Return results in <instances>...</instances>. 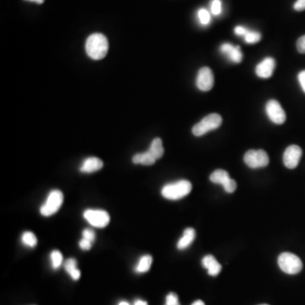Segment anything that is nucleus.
Instances as JSON below:
<instances>
[{"mask_svg":"<svg viewBox=\"0 0 305 305\" xmlns=\"http://www.w3.org/2000/svg\"><path fill=\"white\" fill-rule=\"evenodd\" d=\"M298 81L300 84L301 88L305 93V71H302L299 72L298 76Z\"/></svg>","mask_w":305,"mask_h":305,"instance_id":"33","label":"nucleus"},{"mask_svg":"<svg viewBox=\"0 0 305 305\" xmlns=\"http://www.w3.org/2000/svg\"><path fill=\"white\" fill-rule=\"evenodd\" d=\"M195 236H196V233H195V229L187 228L185 230L182 237L177 242L178 249H186L187 247H189L190 245L192 244V242L195 241Z\"/></svg>","mask_w":305,"mask_h":305,"instance_id":"15","label":"nucleus"},{"mask_svg":"<svg viewBox=\"0 0 305 305\" xmlns=\"http://www.w3.org/2000/svg\"><path fill=\"white\" fill-rule=\"evenodd\" d=\"M247 28L244 27V26H242V25H237L236 26L234 29V32L237 36H240V37H244L245 34L247 33Z\"/></svg>","mask_w":305,"mask_h":305,"instance_id":"31","label":"nucleus"},{"mask_svg":"<svg viewBox=\"0 0 305 305\" xmlns=\"http://www.w3.org/2000/svg\"><path fill=\"white\" fill-rule=\"evenodd\" d=\"M103 163L101 159L96 157H90L84 160L80 171L84 173H93L102 169Z\"/></svg>","mask_w":305,"mask_h":305,"instance_id":"13","label":"nucleus"},{"mask_svg":"<svg viewBox=\"0 0 305 305\" xmlns=\"http://www.w3.org/2000/svg\"><path fill=\"white\" fill-rule=\"evenodd\" d=\"M266 113L273 123L282 125L286 121V113L279 102L276 100H270L266 103Z\"/></svg>","mask_w":305,"mask_h":305,"instance_id":"8","label":"nucleus"},{"mask_svg":"<svg viewBox=\"0 0 305 305\" xmlns=\"http://www.w3.org/2000/svg\"><path fill=\"white\" fill-rule=\"evenodd\" d=\"M51 261H52V267L53 270H57L61 267V265L63 263V255L59 250H53L51 253Z\"/></svg>","mask_w":305,"mask_h":305,"instance_id":"22","label":"nucleus"},{"mask_svg":"<svg viewBox=\"0 0 305 305\" xmlns=\"http://www.w3.org/2000/svg\"><path fill=\"white\" fill-rule=\"evenodd\" d=\"M225 191L228 192V193H232L234 192L236 188H237V182H235L234 180L231 179L230 178L224 185H223Z\"/></svg>","mask_w":305,"mask_h":305,"instance_id":"26","label":"nucleus"},{"mask_svg":"<svg viewBox=\"0 0 305 305\" xmlns=\"http://www.w3.org/2000/svg\"><path fill=\"white\" fill-rule=\"evenodd\" d=\"M64 195L60 190L49 192L46 202L41 206L40 213L43 216H51L58 211L63 204Z\"/></svg>","mask_w":305,"mask_h":305,"instance_id":"5","label":"nucleus"},{"mask_svg":"<svg viewBox=\"0 0 305 305\" xmlns=\"http://www.w3.org/2000/svg\"><path fill=\"white\" fill-rule=\"evenodd\" d=\"M293 8L297 11H303L305 10V0H297Z\"/></svg>","mask_w":305,"mask_h":305,"instance_id":"32","label":"nucleus"},{"mask_svg":"<svg viewBox=\"0 0 305 305\" xmlns=\"http://www.w3.org/2000/svg\"><path fill=\"white\" fill-rule=\"evenodd\" d=\"M76 265H77V262L75 259H68L66 260L65 265H64L66 272L68 273L69 275H71V278L75 281L78 280L81 276V272L76 268Z\"/></svg>","mask_w":305,"mask_h":305,"instance_id":"17","label":"nucleus"},{"mask_svg":"<svg viewBox=\"0 0 305 305\" xmlns=\"http://www.w3.org/2000/svg\"><path fill=\"white\" fill-rule=\"evenodd\" d=\"M278 265L283 272L295 275L303 269V263L297 255L291 253H283L278 257Z\"/></svg>","mask_w":305,"mask_h":305,"instance_id":"3","label":"nucleus"},{"mask_svg":"<svg viewBox=\"0 0 305 305\" xmlns=\"http://www.w3.org/2000/svg\"><path fill=\"white\" fill-rule=\"evenodd\" d=\"M192 190L191 182L186 180H181L165 185L161 190V195L164 199L170 200H178L189 195Z\"/></svg>","mask_w":305,"mask_h":305,"instance_id":"2","label":"nucleus"},{"mask_svg":"<svg viewBox=\"0 0 305 305\" xmlns=\"http://www.w3.org/2000/svg\"><path fill=\"white\" fill-rule=\"evenodd\" d=\"M118 305H130V303H127L126 301H121V303H119Z\"/></svg>","mask_w":305,"mask_h":305,"instance_id":"37","label":"nucleus"},{"mask_svg":"<svg viewBox=\"0 0 305 305\" xmlns=\"http://www.w3.org/2000/svg\"><path fill=\"white\" fill-rule=\"evenodd\" d=\"M212 14L214 15H219L222 11V3L220 0H212L210 5Z\"/></svg>","mask_w":305,"mask_h":305,"instance_id":"25","label":"nucleus"},{"mask_svg":"<svg viewBox=\"0 0 305 305\" xmlns=\"http://www.w3.org/2000/svg\"><path fill=\"white\" fill-rule=\"evenodd\" d=\"M132 161H133L134 164H136L152 165V164H154L155 163L156 159L148 150V151L141 153V154H135L133 158H132Z\"/></svg>","mask_w":305,"mask_h":305,"instance_id":"16","label":"nucleus"},{"mask_svg":"<svg viewBox=\"0 0 305 305\" xmlns=\"http://www.w3.org/2000/svg\"><path fill=\"white\" fill-rule=\"evenodd\" d=\"M165 305H180L178 297L174 293H171L167 295Z\"/></svg>","mask_w":305,"mask_h":305,"instance_id":"27","label":"nucleus"},{"mask_svg":"<svg viewBox=\"0 0 305 305\" xmlns=\"http://www.w3.org/2000/svg\"><path fill=\"white\" fill-rule=\"evenodd\" d=\"M108 43L107 38L101 33H94L89 36L86 42V52L93 60L99 61L108 53Z\"/></svg>","mask_w":305,"mask_h":305,"instance_id":"1","label":"nucleus"},{"mask_svg":"<svg viewBox=\"0 0 305 305\" xmlns=\"http://www.w3.org/2000/svg\"><path fill=\"white\" fill-rule=\"evenodd\" d=\"M196 85L201 91H209L214 86V75L209 67L200 69L196 79Z\"/></svg>","mask_w":305,"mask_h":305,"instance_id":"10","label":"nucleus"},{"mask_svg":"<svg viewBox=\"0 0 305 305\" xmlns=\"http://www.w3.org/2000/svg\"><path fill=\"white\" fill-rule=\"evenodd\" d=\"M243 159H244L245 164L252 169H258V168L267 167L269 161H270L267 153L261 149L248 150L245 154Z\"/></svg>","mask_w":305,"mask_h":305,"instance_id":"6","label":"nucleus"},{"mask_svg":"<svg viewBox=\"0 0 305 305\" xmlns=\"http://www.w3.org/2000/svg\"><path fill=\"white\" fill-rule=\"evenodd\" d=\"M198 18H199L200 22L203 25H209V22H210V19H211L209 11L206 9H204V8L200 9L198 11Z\"/></svg>","mask_w":305,"mask_h":305,"instance_id":"24","label":"nucleus"},{"mask_svg":"<svg viewBox=\"0 0 305 305\" xmlns=\"http://www.w3.org/2000/svg\"><path fill=\"white\" fill-rule=\"evenodd\" d=\"M192 305H205L204 304V302L201 300H197L195 301V303H192Z\"/></svg>","mask_w":305,"mask_h":305,"instance_id":"36","label":"nucleus"},{"mask_svg":"<svg viewBox=\"0 0 305 305\" xmlns=\"http://www.w3.org/2000/svg\"><path fill=\"white\" fill-rule=\"evenodd\" d=\"M243 38H244L245 43H248V44H255V43L260 42L261 39V34L258 32L248 29Z\"/></svg>","mask_w":305,"mask_h":305,"instance_id":"23","label":"nucleus"},{"mask_svg":"<svg viewBox=\"0 0 305 305\" xmlns=\"http://www.w3.org/2000/svg\"><path fill=\"white\" fill-rule=\"evenodd\" d=\"M209 179L214 183L223 186L230 179V177L228 172H226L224 170H216L210 175Z\"/></svg>","mask_w":305,"mask_h":305,"instance_id":"19","label":"nucleus"},{"mask_svg":"<svg viewBox=\"0 0 305 305\" xmlns=\"http://www.w3.org/2000/svg\"><path fill=\"white\" fill-rule=\"evenodd\" d=\"M297 48L299 53H305V35L298 38L297 41Z\"/></svg>","mask_w":305,"mask_h":305,"instance_id":"29","label":"nucleus"},{"mask_svg":"<svg viewBox=\"0 0 305 305\" xmlns=\"http://www.w3.org/2000/svg\"><path fill=\"white\" fill-rule=\"evenodd\" d=\"M221 123V116L218 114H210L192 127V133L196 136H203L207 132L218 128Z\"/></svg>","mask_w":305,"mask_h":305,"instance_id":"4","label":"nucleus"},{"mask_svg":"<svg viewBox=\"0 0 305 305\" xmlns=\"http://www.w3.org/2000/svg\"><path fill=\"white\" fill-rule=\"evenodd\" d=\"M149 151L156 159V160L160 159L164 154V148H163L161 139L159 137L154 138L149 147Z\"/></svg>","mask_w":305,"mask_h":305,"instance_id":"18","label":"nucleus"},{"mask_svg":"<svg viewBox=\"0 0 305 305\" xmlns=\"http://www.w3.org/2000/svg\"><path fill=\"white\" fill-rule=\"evenodd\" d=\"M219 50L234 63H240L242 61V53L239 46H233L231 43H223L220 46Z\"/></svg>","mask_w":305,"mask_h":305,"instance_id":"12","label":"nucleus"},{"mask_svg":"<svg viewBox=\"0 0 305 305\" xmlns=\"http://www.w3.org/2000/svg\"><path fill=\"white\" fill-rule=\"evenodd\" d=\"M275 67V61L273 58L268 57L263 60L255 69V72L260 78H270L272 76Z\"/></svg>","mask_w":305,"mask_h":305,"instance_id":"11","label":"nucleus"},{"mask_svg":"<svg viewBox=\"0 0 305 305\" xmlns=\"http://www.w3.org/2000/svg\"><path fill=\"white\" fill-rule=\"evenodd\" d=\"M202 264L203 266L208 270V274L211 276H216L221 270V265L212 255L205 256L203 259Z\"/></svg>","mask_w":305,"mask_h":305,"instance_id":"14","label":"nucleus"},{"mask_svg":"<svg viewBox=\"0 0 305 305\" xmlns=\"http://www.w3.org/2000/svg\"><path fill=\"white\" fill-rule=\"evenodd\" d=\"M82 238L89 240L91 242H94L95 240V233L94 231H92L90 229L84 230L82 232Z\"/></svg>","mask_w":305,"mask_h":305,"instance_id":"28","label":"nucleus"},{"mask_svg":"<svg viewBox=\"0 0 305 305\" xmlns=\"http://www.w3.org/2000/svg\"><path fill=\"white\" fill-rule=\"evenodd\" d=\"M134 305H148V303H147L146 301L137 299V300L134 302Z\"/></svg>","mask_w":305,"mask_h":305,"instance_id":"34","label":"nucleus"},{"mask_svg":"<svg viewBox=\"0 0 305 305\" xmlns=\"http://www.w3.org/2000/svg\"><path fill=\"white\" fill-rule=\"evenodd\" d=\"M153 263V258L150 255H144L139 260L138 264L136 265L135 270L137 273H145L149 271Z\"/></svg>","mask_w":305,"mask_h":305,"instance_id":"20","label":"nucleus"},{"mask_svg":"<svg viewBox=\"0 0 305 305\" xmlns=\"http://www.w3.org/2000/svg\"><path fill=\"white\" fill-rule=\"evenodd\" d=\"M21 241H22L23 243L25 246L30 247H35L37 243H38L37 237L32 232H24L22 234V237H21Z\"/></svg>","mask_w":305,"mask_h":305,"instance_id":"21","label":"nucleus"},{"mask_svg":"<svg viewBox=\"0 0 305 305\" xmlns=\"http://www.w3.org/2000/svg\"><path fill=\"white\" fill-rule=\"evenodd\" d=\"M302 149L298 145H291L286 149L283 154V163L288 169H294L298 167L302 157Z\"/></svg>","mask_w":305,"mask_h":305,"instance_id":"9","label":"nucleus"},{"mask_svg":"<svg viewBox=\"0 0 305 305\" xmlns=\"http://www.w3.org/2000/svg\"><path fill=\"white\" fill-rule=\"evenodd\" d=\"M26 1H31V2L37 3V4H39V5H41V4H43V3L44 2V0H26Z\"/></svg>","mask_w":305,"mask_h":305,"instance_id":"35","label":"nucleus"},{"mask_svg":"<svg viewBox=\"0 0 305 305\" xmlns=\"http://www.w3.org/2000/svg\"><path fill=\"white\" fill-rule=\"evenodd\" d=\"M84 219L93 227L103 228L109 223V215L107 212L100 209H87L84 212Z\"/></svg>","mask_w":305,"mask_h":305,"instance_id":"7","label":"nucleus"},{"mask_svg":"<svg viewBox=\"0 0 305 305\" xmlns=\"http://www.w3.org/2000/svg\"><path fill=\"white\" fill-rule=\"evenodd\" d=\"M93 242H90L89 240L85 238H81V241L79 242V246L82 250H89L92 247Z\"/></svg>","mask_w":305,"mask_h":305,"instance_id":"30","label":"nucleus"},{"mask_svg":"<svg viewBox=\"0 0 305 305\" xmlns=\"http://www.w3.org/2000/svg\"><path fill=\"white\" fill-rule=\"evenodd\" d=\"M260 305H268V304H260Z\"/></svg>","mask_w":305,"mask_h":305,"instance_id":"38","label":"nucleus"}]
</instances>
